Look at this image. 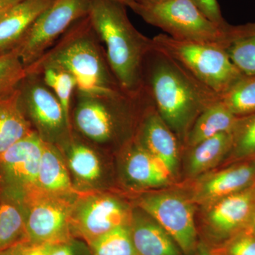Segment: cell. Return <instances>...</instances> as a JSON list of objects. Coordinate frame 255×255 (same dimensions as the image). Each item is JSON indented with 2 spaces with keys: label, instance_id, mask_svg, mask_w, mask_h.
<instances>
[{
  "label": "cell",
  "instance_id": "cell-1",
  "mask_svg": "<svg viewBox=\"0 0 255 255\" xmlns=\"http://www.w3.org/2000/svg\"><path fill=\"white\" fill-rule=\"evenodd\" d=\"M142 74L144 90L178 136L187 137L197 117L220 100L216 92L154 46L146 57Z\"/></svg>",
  "mask_w": 255,
  "mask_h": 255
},
{
  "label": "cell",
  "instance_id": "cell-2",
  "mask_svg": "<svg viewBox=\"0 0 255 255\" xmlns=\"http://www.w3.org/2000/svg\"><path fill=\"white\" fill-rule=\"evenodd\" d=\"M126 8L116 0H90L88 16L121 90L135 96L143 90L144 63L153 43L132 24Z\"/></svg>",
  "mask_w": 255,
  "mask_h": 255
},
{
  "label": "cell",
  "instance_id": "cell-3",
  "mask_svg": "<svg viewBox=\"0 0 255 255\" xmlns=\"http://www.w3.org/2000/svg\"><path fill=\"white\" fill-rule=\"evenodd\" d=\"M47 65L59 67L73 75L77 82L76 91L89 94L123 92L111 70L105 48L88 15L75 21L26 71Z\"/></svg>",
  "mask_w": 255,
  "mask_h": 255
},
{
  "label": "cell",
  "instance_id": "cell-4",
  "mask_svg": "<svg viewBox=\"0 0 255 255\" xmlns=\"http://www.w3.org/2000/svg\"><path fill=\"white\" fill-rule=\"evenodd\" d=\"M146 93L89 94L75 91L71 110L73 132L97 148L112 145L131 129Z\"/></svg>",
  "mask_w": 255,
  "mask_h": 255
},
{
  "label": "cell",
  "instance_id": "cell-5",
  "mask_svg": "<svg viewBox=\"0 0 255 255\" xmlns=\"http://www.w3.org/2000/svg\"><path fill=\"white\" fill-rule=\"evenodd\" d=\"M131 9L149 24L181 40L226 50L234 41L236 26H221L201 12L191 0H167L151 6L135 3Z\"/></svg>",
  "mask_w": 255,
  "mask_h": 255
},
{
  "label": "cell",
  "instance_id": "cell-6",
  "mask_svg": "<svg viewBox=\"0 0 255 255\" xmlns=\"http://www.w3.org/2000/svg\"><path fill=\"white\" fill-rule=\"evenodd\" d=\"M153 46L173 58L210 90L221 95L243 76L220 47L176 39L160 33Z\"/></svg>",
  "mask_w": 255,
  "mask_h": 255
},
{
  "label": "cell",
  "instance_id": "cell-7",
  "mask_svg": "<svg viewBox=\"0 0 255 255\" xmlns=\"http://www.w3.org/2000/svg\"><path fill=\"white\" fill-rule=\"evenodd\" d=\"M17 89L23 113L42 140L57 146L68 141L73 128L56 96L41 76L26 73Z\"/></svg>",
  "mask_w": 255,
  "mask_h": 255
},
{
  "label": "cell",
  "instance_id": "cell-8",
  "mask_svg": "<svg viewBox=\"0 0 255 255\" xmlns=\"http://www.w3.org/2000/svg\"><path fill=\"white\" fill-rule=\"evenodd\" d=\"M132 212L125 201L105 191L79 192L70 215L73 237L91 246L112 230L129 226Z\"/></svg>",
  "mask_w": 255,
  "mask_h": 255
},
{
  "label": "cell",
  "instance_id": "cell-9",
  "mask_svg": "<svg viewBox=\"0 0 255 255\" xmlns=\"http://www.w3.org/2000/svg\"><path fill=\"white\" fill-rule=\"evenodd\" d=\"M78 194L59 195L38 186L26 192L23 201L28 241L54 245L73 238L70 215Z\"/></svg>",
  "mask_w": 255,
  "mask_h": 255
},
{
  "label": "cell",
  "instance_id": "cell-10",
  "mask_svg": "<svg viewBox=\"0 0 255 255\" xmlns=\"http://www.w3.org/2000/svg\"><path fill=\"white\" fill-rule=\"evenodd\" d=\"M90 0H54L15 48L25 68L41 58L75 21L87 16Z\"/></svg>",
  "mask_w": 255,
  "mask_h": 255
},
{
  "label": "cell",
  "instance_id": "cell-11",
  "mask_svg": "<svg viewBox=\"0 0 255 255\" xmlns=\"http://www.w3.org/2000/svg\"><path fill=\"white\" fill-rule=\"evenodd\" d=\"M137 206L168 233L183 253L189 255L197 246V231L192 204L176 193L140 196Z\"/></svg>",
  "mask_w": 255,
  "mask_h": 255
},
{
  "label": "cell",
  "instance_id": "cell-12",
  "mask_svg": "<svg viewBox=\"0 0 255 255\" xmlns=\"http://www.w3.org/2000/svg\"><path fill=\"white\" fill-rule=\"evenodd\" d=\"M43 145L33 131L0 155V189L23 197L37 187Z\"/></svg>",
  "mask_w": 255,
  "mask_h": 255
},
{
  "label": "cell",
  "instance_id": "cell-13",
  "mask_svg": "<svg viewBox=\"0 0 255 255\" xmlns=\"http://www.w3.org/2000/svg\"><path fill=\"white\" fill-rule=\"evenodd\" d=\"M58 147L68 166L75 190L78 192L103 191L105 166L98 148L74 132L68 141Z\"/></svg>",
  "mask_w": 255,
  "mask_h": 255
},
{
  "label": "cell",
  "instance_id": "cell-14",
  "mask_svg": "<svg viewBox=\"0 0 255 255\" xmlns=\"http://www.w3.org/2000/svg\"><path fill=\"white\" fill-rule=\"evenodd\" d=\"M208 224L223 242L248 228L255 206V185L210 204Z\"/></svg>",
  "mask_w": 255,
  "mask_h": 255
},
{
  "label": "cell",
  "instance_id": "cell-15",
  "mask_svg": "<svg viewBox=\"0 0 255 255\" xmlns=\"http://www.w3.org/2000/svg\"><path fill=\"white\" fill-rule=\"evenodd\" d=\"M135 132V141L159 159L173 177L179 166L177 137L157 113L155 107L146 108Z\"/></svg>",
  "mask_w": 255,
  "mask_h": 255
},
{
  "label": "cell",
  "instance_id": "cell-16",
  "mask_svg": "<svg viewBox=\"0 0 255 255\" xmlns=\"http://www.w3.org/2000/svg\"><path fill=\"white\" fill-rule=\"evenodd\" d=\"M255 185V159L238 161L201 181L194 199L201 204H211Z\"/></svg>",
  "mask_w": 255,
  "mask_h": 255
},
{
  "label": "cell",
  "instance_id": "cell-17",
  "mask_svg": "<svg viewBox=\"0 0 255 255\" xmlns=\"http://www.w3.org/2000/svg\"><path fill=\"white\" fill-rule=\"evenodd\" d=\"M123 158L126 178L135 187H161L168 184L172 177L163 164L134 138L125 145Z\"/></svg>",
  "mask_w": 255,
  "mask_h": 255
},
{
  "label": "cell",
  "instance_id": "cell-18",
  "mask_svg": "<svg viewBox=\"0 0 255 255\" xmlns=\"http://www.w3.org/2000/svg\"><path fill=\"white\" fill-rule=\"evenodd\" d=\"M129 230L138 255H182L173 238L138 207L132 209Z\"/></svg>",
  "mask_w": 255,
  "mask_h": 255
},
{
  "label": "cell",
  "instance_id": "cell-19",
  "mask_svg": "<svg viewBox=\"0 0 255 255\" xmlns=\"http://www.w3.org/2000/svg\"><path fill=\"white\" fill-rule=\"evenodd\" d=\"M54 0H23L0 18V55L14 50Z\"/></svg>",
  "mask_w": 255,
  "mask_h": 255
},
{
  "label": "cell",
  "instance_id": "cell-20",
  "mask_svg": "<svg viewBox=\"0 0 255 255\" xmlns=\"http://www.w3.org/2000/svg\"><path fill=\"white\" fill-rule=\"evenodd\" d=\"M37 186L59 195H74L79 193L74 188L63 153L54 144L43 141Z\"/></svg>",
  "mask_w": 255,
  "mask_h": 255
},
{
  "label": "cell",
  "instance_id": "cell-21",
  "mask_svg": "<svg viewBox=\"0 0 255 255\" xmlns=\"http://www.w3.org/2000/svg\"><path fill=\"white\" fill-rule=\"evenodd\" d=\"M28 241L23 196L0 189V252Z\"/></svg>",
  "mask_w": 255,
  "mask_h": 255
},
{
  "label": "cell",
  "instance_id": "cell-22",
  "mask_svg": "<svg viewBox=\"0 0 255 255\" xmlns=\"http://www.w3.org/2000/svg\"><path fill=\"white\" fill-rule=\"evenodd\" d=\"M33 131L20 105L18 89L0 97V155Z\"/></svg>",
  "mask_w": 255,
  "mask_h": 255
},
{
  "label": "cell",
  "instance_id": "cell-23",
  "mask_svg": "<svg viewBox=\"0 0 255 255\" xmlns=\"http://www.w3.org/2000/svg\"><path fill=\"white\" fill-rule=\"evenodd\" d=\"M239 119L219 100L196 119L187 135L188 145L192 147L221 132H233Z\"/></svg>",
  "mask_w": 255,
  "mask_h": 255
},
{
  "label": "cell",
  "instance_id": "cell-24",
  "mask_svg": "<svg viewBox=\"0 0 255 255\" xmlns=\"http://www.w3.org/2000/svg\"><path fill=\"white\" fill-rule=\"evenodd\" d=\"M233 143V132H226L193 146L189 156V174L199 175L219 164L221 159L229 155Z\"/></svg>",
  "mask_w": 255,
  "mask_h": 255
},
{
  "label": "cell",
  "instance_id": "cell-25",
  "mask_svg": "<svg viewBox=\"0 0 255 255\" xmlns=\"http://www.w3.org/2000/svg\"><path fill=\"white\" fill-rule=\"evenodd\" d=\"M26 73L38 74L47 86L56 96L65 112L69 123L71 124V110L77 82L73 75L64 69L47 65Z\"/></svg>",
  "mask_w": 255,
  "mask_h": 255
},
{
  "label": "cell",
  "instance_id": "cell-26",
  "mask_svg": "<svg viewBox=\"0 0 255 255\" xmlns=\"http://www.w3.org/2000/svg\"><path fill=\"white\" fill-rule=\"evenodd\" d=\"M220 100L238 118L255 113V75H243L220 95Z\"/></svg>",
  "mask_w": 255,
  "mask_h": 255
},
{
  "label": "cell",
  "instance_id": "cell-27",
  "mask_svg": "<svg viewBox=\"0 0 255 255\" xmlns=\"http://www.w3.org/2000/svg\"><path fill=\"white\" fill-rule=\"evenodd\" d=\"M226 50L243 75H255V22L239 25L237 39Z\"/></svg>",
  "mask_w": 255,
  "mask_h": 255
},
{
  "label": "cell",
  "instance_id": "cell-28",
  "mask_svg": "<svg viewBox=\"0 0 255 255\" xmlns=\"http://www.w3.org/2000/svg\"><path fill=\"white\" fill-rule=\"evenodd\" d=\"M92 255H138L129 226L115 228L90 246Z\"/></svg>",
  "mask_w": 255,
  "mask_h": 255
},
{
  "label": "cell",
  "instance_id": "cell-29",
  "mask_svg": "<svg viewBox=\"0 0 255 255\" xmlns=\"http://www.w3.org/2000/svg\"><path fill=\"white\" fill-rule=\"evenodd\" d=\"M233 134V147L229 154L231 163L255 159V113L240 118Z\"/></svg>",
  "mask_w": 255,
  "mask_h": 255
},
{
  "label": "cell",
  "instance_id": "cell-30",
  "mask_svg": "<svg viewBox=\"0 0 255 255\" xmlns=\"http://www.w3.org/2000/svg\"><path fill=\"white\" fill-rule=\"evenodd\" d=\"M26 75V68L16 50L0 55V97L14 91Z\"/></svg>",
  "mask_w": 255,
  "mask_h": 255
},
{
  "label": "cell",
  "instance_id": "cell-31",
  "mask_svg": "<svg viewBox=\"0 0 255 255\" xmlns=\"http://www.w3.org/2000/svg\"><path fill=\"white\" fill-rule=\"evenodd\" d=\"M210 253L212 255H255V236L245 230L223 242Z\"/></svg>",
  "mask_w": 255,
  "mask_h": 255
},
{
  "label": "cell",
  "instance_id": "cell-32",
  "mask_svg": "<svg viewBox=\"0 0 255 255\" xmlns=\"http://www.w3.org/2000/svg\"><path fill=\"white\" fill-rule=\"evenodd\" d=\"M50 255H92L90 246L77 238L57 244L50 245Z\"/></svg>",
  "mask_w": 255,
  "mask_h": 255
},
{
  "label": "cell",
  "instance_id": "cell-33",
  "mask_svg": "<svg viewBox=\"0 0 255 255\" xmlns=\"http://www.w3.org/2000/svg\"><path fill=\"white\" fill-rule=\"evenodd\" d=\"M204 16L213 22L225 26L228 23L223 18L218 0H191Z\"/></svg>",
  "mask_w": 255,
  "mask_h": 255
},
{
  "label": "cell",
  "instance_id": "cell-34",
  "mask_svg": "<svg viewBox=\"0 0 255 255\" xmlns=\"http://www.w3.org/2000/svg\"><path fill=\"white\" fill-rule=\"evenodd\" d=\"M50 245L38 244L30 241L11 248V255H50Z\"/></svg>",
  "mask_w": 255,
  "mask_h": 255
},
{
  "label": "cell",
  "instance_id": "cell-35",
  "mask_svg": "<svg viewBox=\"0 0 255 255\" xmlns=\"http://www.w3.org/2000/svg\"><path fill=\"white\" fill-rule=\"evenodd\" d=\"M23 0H0V18Z\"/></svg>",
  "mask_w": 255,
  "mask_h": 255
},
{
  "label": "cell",
  "instance_id": "cell-36",
  "mask_svg": "<svg viewBox=\"0 0 255 255\" xmlns=\"http://www.w3.org/2000/svg\"><path fill=\"white\" fill-rule=\"evenodd\" d=\"M167 0H134L137 4L142 5V6H151V5H155L160 4Z\"/></svg>",
  "mask_w": 255,
  "mask_h": 255
},
{
  "label": "cell",
  "instance_id": "cell-37",
  "mask_svg": "<svg viewBox=\"0 0 255 255\" xmlns=\"http://www.w3.org/2000/svg\"><path fill=\"white\" fill-rule=\"evenodd\" d=\"M246 231H249V232L253 233L255 236V206Z\"/></svg>",
  "mask_w": 255,
  "mask_h": 255
},
{
  "label": "cell",
  "instance_id": "cell-38",
  "mask_svg": "<svg viewBox=\"0 0 255 255\" xmlns=\"http://www.w3.org/2000/svg\"><path fill=\"white\" fill-rule=\"evenodd\" d=\"M116 1H118L119 2L122 3V4L128 6V7H130V9H131L132 6L135 4L134 0H116Z\"/></svg>",
  "mask_w": 255,
  "mask_h": 255
},
{
  "label": "cell",
  "instance_id": "cell-39",
  "mask_svg": "<svg viewBox=\"0 0 255 255\" xmlns=\"http://www.w3.org/2000/svg\"><path fill=\"white\" fill-rule=\"evenodd\" d=\"M196 255H212L210 253V252L206 251L205 250H201L199 253Z\"/></svg>",
  "mask_w": 255,
  "mask_h": 255
},
{
  "label": "cell",
  "instance_id": "cell-40",
  "mask_svg": "<svg viewBox=\"0 0 255 255\" xmlns=\"http://www.w3.org/2000/svg\"><path fill=\"white\" fill-rule=\"evenodd\" d=\"M0 255H11V249L8 250V251L0 252Z\"/></svg>",
  "mask_w": 255,
  "mask_h": 255
}]
</instances>
